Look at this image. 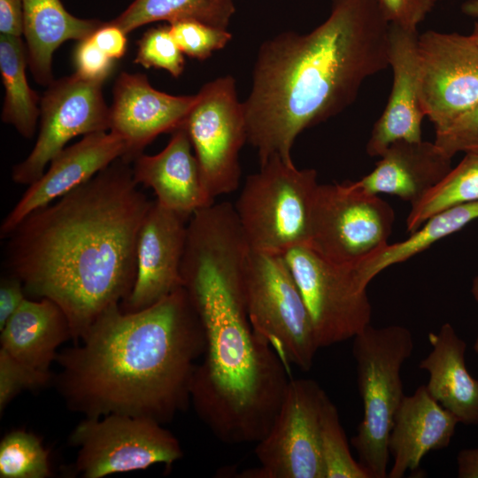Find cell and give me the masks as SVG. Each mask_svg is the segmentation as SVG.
<instances>
[{
  "label": "cell",
  "instance_id": "obj_1",
  "mask_svg": "<svg viewBox=\"0 0 478 478\" xmlns=\"http://www.w3.org/2000/svg\"><path fill=\"white\" fill-rule=\"evenodd\" d=\"M153 201L121 158L28 214L9 235L6 263L27 295L56 303L78 343L108 308L130 295L136 245Z\"/></svg>",
  "mask_w": 478,
  "mask_h": 478
},
{
  "label": "cell",
  "instance_id": "obj_2",
  "mask_svg": "<svg viewBox=\"0 0 478 478\" xmlns=\"http://www.w3.org/2000/svg\"><path fill=\"white\" fill-rule=\"evenodd\" d=\"M249 251L235 235L210 234L187 245L181 267L204 336L191 403L212 435L227 444L256 443L266 435L292 378L249 319Z\"/></svg>",
  "mask_w": 478,
  "mask_h": 478
},
{
  "label": "cell",
  "instance_id": "obj_3",
  "mask_svg": "<svg viewBox=\"0 0 478 478\" xmlns=\"http://www.w3.org/2000/svg\"><path fill=\"white\" fill-rule=\"evenodd\" d=\"M389 27L377 0H332L311 32H283L261 44L243 103L260 165L274 156L293 162L299 134L343 112L366 79L389 67Z\"/></svg>",
  "mask_w": 478,
  "mask_h": 478
},
{
  "label": "cell",
  "instance_id": "obj_4",
  "mask_svg": "<svg viewBox=\"0 0 478 478\" xmlns=\"http://www.w3.org/2000/svg\"><path fill=\"white\" fill-rule=\"evenodd\" d=\"M204 351L201 322L181 287L140 311L105 310L81 340L58 353L55 383L85 418L120 413L164 424L191 402Z\"/></svg>",
  "mask_w": 478,
  "mask_h": 478
},
{
  "label": "cell",
  "instance_id": "obj_5",
  "mask_svg": "<svg viewBox=\"0 0 478 478\" xmlns=\"http://www.w3.org/2000/svg\"><path fill=\"white\" fill-rule=\"evenodd\" d=\"M352 339L363 418L351 443L370 478H385L389 436L405 397L400 373L412 355L413 337L400 325H369Z\"/></svg>",
  "mask_w": 478,
  "mask_h": 478
},
{
  "label": "cell",
  "instance_id": "obj_6",
  "mask_svg": "<svg viewBox=\"0 0 478 478\" xmlns=\"http://www.w3.org/2000/svg\"><path fill=\"white\" fill-rule=\"evenodd\" d=\"M320 183L315 169H298L274 156L247 177L234 205L251 250L283 254L308 246Z\"/></svg>",
  "mask_w": 478,
  "mask_h": 478
},
{
  "label": "cell",
  "instance_id": "obj_7",
  "mask_svg": "<svg viewBox=\"0 0 478 478\" xmlns=\"http://www.w3.org/2000/svg\"><path fill=\"white\" fill-rule=\"evenodd\" d=\"M244 290L256 334L289 369L294 365L309 371L320 347L312 318L283 255L251 249Z\"/></svg>",
  "mask_w": 478,
  "mask_h": 478
},
{
  "label": "cell",
  "instance_id": "obj_8",
  "mask_svg": "<svg viewBox=\"0 0 478 478\" xmlns=\"http://www.w3.org/2000/svg\"><path fill=\"white\" fill-rule=\"evenodd\" d=\"M394 221L391 205L358 181L320 184L308 247L328 260L357 266L389 244Z\"/></svg>",
  "mask_w": 478,
  "mask_h": 478
},
{
  "label": "cell",
  "instance_id": "obj_9",
  "mask_svg": "<svg viewBox=\"0 0 478 478\" xmlns=\"http://www.w3.org/2000/svg\"><path fill=\"white\" fill-rule=\"evenodd\" d=\"M70 442L78 449L76 471L85 478L156 464L170 467L183 455L180 442L162 423L143 416L112 413L85 418L72 432Z\"/></svg>",
  "mask_w": 478,
  "mask_h": 478
},
{
  "label": "cell",
  "instance_id": "obj_10",
  "mask_svg": "<svg viewBox=\"0 0 478 478\" xmlns=\"http://www.w3.org/2000/svg\"><path fill=\"white\" fill-rule=\"evenodd\" d=\"M282 255L312 318L320 349L352 339L370 325L367 287L356 266L328 260L308 246Z\"/></svg>",
  "mask_w": 478,
  "mask_h": 478
},
{
  "label": "cell",
  "instance_id": "obj_11",
  "mask_svg": "<svg viewBox=\"0 0 478 478\" xmlns=\"http://www.w3.org/2000/svg\"><path fill=\"white\" fill-rule=\"evenodd\" d=\"M325 390L312 379L291 378L266 435L255 447L259 466L244 478H326L321 453Z\"/></svg>",
  "mask_w": 478,
  "mask_h": 478
},
{
  "label": "cell",
  "instance_id": "obj_12",
  "mask_svg": "<svg viewBox=\"0 0 478 478\" xmlns=\"http://www.w3.org/2000/svg\"><path fill=\"white\" fill-rule=\"evenodd\" d=\"M189 135L209 197L234 192L240 183L239 154L248 141L243 104L231 75L205 83L182 126Z\"/></svg>",
  "mask_w": 478,
  "mask_h": 478
},
{
  "label": "cell",
  "instance_id": "obj_13",
  "mask_svg": "<svg viewBox=\"0 0 478 478\" xmlns=\"http://www.w3.org/2000/svg\"><path fill=\"white\" fill-rule=\"evenodd\" d=\"M103 84L74 73L47 86L40 101L39 134L28 156L12 168L15 183H34L73 138L110 130V107Z\"/></svg>",
  "mask_w": 478,
  "mask_h": 478
},
{
  "label": "cell",
  "instance_id": "obj_14",
  "mask_svg": "<svg viewBox=\"0 0 478 478\" xmlns=\"http://www.w3.org/2000/svg\"><path fill=\"white\" fill-rule=\"evenodd\" d=\"M418 56L421 105L440 130L478 104V42L428 30L419 35Z\"/></svg>",
  "mask_w": 478,
  "mask_h": 478
},
{
  "label": "cell",
  "instance_id": "obj_15",
  "mask_svg": "<svg viewBox=\"0 0 478 478\" xmlns=\"http://www.w3.org/2000/svg\"><path fill=\"white\" fill-rule=\"evenodd\" d=\"M189 219L156 200L142 223L136 245V276L124 312L147 308L182 287L181 266Z\"/></svg>",
  "mask_w": 478,
  "mask_h": 478
},
{
  "label": "cell",
  "instance_id": "obj_16",
  "mask_svg": "<svg viewBox=\"0 0 478 478\" xmlns=\"http://www.w3.org/2000/svg\"><path fill=\"white\" fill-rule=\"evenodd\" d=\"M197 100L154 89L143 73L122 72L113 87L110 131L121 136L126 151L121 158L131 164L157 136L182 127Z\"/></svg>",
  "mask_w": 478,
  "mask_h": 478
},
{
  "label": "cell",
  "instance_id": "obj_17",
  "mask_svg": "<svg viewBox=\"0 0 478 478\" xmlns=\"http://www.w3.org/2000/svg\"><path fill=\"white\" fill-rule=\"evenodd\" d=\"M126 151L124 140L112 131L86 135L66 147L43 174L30 184L0 226L1 239L8 238L32 212L45 206L87 182Z\"/></svg>",
  "mask_w": 478,
  "mask_h": 478
},
{
  "label": "cell",
  "instance_id": "obj_18",
  "mask_svg": "<svg viewBox=\"0 0 478 478\" xmlns=\"http://www.w3.org/2000/svg\"><path fill=\"white\" fill-rule=\"evenodd\" d=\"M418 39V30L390 24L389 67L393 73L392 87L366 146L371 157H380L397 141L422 140L421 124L426 115L420 100Z\"/></svg>",
  "mask_w": 478,
  "mask_h": 478
},
{
  "label": "cell",
  "instance_id": "obj_19",
  "mask_svg": "<svg viewBox=\"0 0 478 478\" xmlns=\"http://www.w3.org/2000/svg\"><path fill=\"white\" fill-rule=\"evenodd\" d=\"M133 164L135 182L152 189L159 204L189 220L196 211L215 203L205 191L184 127L173 132L169 143L160 152L143 153Z\"/></svg>",
  "mask_w": 478,
  "mask_h": 478
},
{
  "label": "cell",
  "instance_id": "obj_20",
  "mask_svg": "<svg viewBox=\"0 0 478 478\" xmlns=\"http://www.w3.org/2000/svg\"><path fill=\"white\" fill-rule=\"evenodd\" d=\"M458 419L420 386L403 397L394 417L388 448L393 458L389 478H401L419 468L432 451L446 448L455 433Z\"/></svg>",
  "mask_w": 478,
  "mask_h": 478
},
{
  "label": "cell",
  "instance_id": "obj_21",
  "mask_svg": "<svg viewBox=\"0 0 478 478\" xmlns=\"http://www.w3.org/2000/svg\"><path fill=\"white\" fill-rule=\"evenodd\" d=\"M373 171L358 181L374 194H390L418 203L451 170L452 158L435 142L397 141L380 156Z\"/></svg>",
  "mask_w": 478,
  "mask_h": 478
},
{
  "label": "cell",
  "instance_id": "obj_22",
  "mask_svg": "<svg viewBox=\"0 0 478 478\" xmlns=\"http://www.w3.org/2000/svg\"><path fill=\"white\" fill-rule=\"evenodd\" d=\"M432 347L419 367L428 374L430 395L465 425L478 426V380L468 372L466 344L450 323L428 334Z\"/></svg>",
  "mask_w": 478,
  "mask_h": 478
},
{
  "label": "cell",
  "instance_id": "obj_23",
  "mask_svg": "<svg viewBox=\"0 0 478 478\" xmlns=\"http://www.w3.org/2000/svg\"><path fill=\"white\" fill-rule=\"evenodd\" d=\"M0 332V349L42 373H50L58 348L72 338L66 314L49 298L27 297Z\"/></svg>",
  "mask_w": 478,
  "mask_h": 478
},
{
  "label": "cell",
  "instance_id": "obj_24",
  "mask_svg": "<svg viewBox=\"0 0 478 478\" xmlns=\"http://www.w3.org/2000/svg\"><path fill=\"white\" fill-rule=\"evenodd\" d=\"M23 35L28 67L37 83L49 86L55 79L52 60L65 42L90 36L104 21L73 16L61 0H22Z\"/></svg>",
  "mask_w": 478,
  "mask_h": 478
},
{
  "label": "cell",
  "instance_id": "obj_25",
  "mask_svg": "<svg viewBox=\"0 0 478 478\" xmlns=\"http://www.w3.org/2000/svg\"><path fill=\"white\" fill-rule=\"evenodd\" d=\"M477 219L478 201L453 205L438 212L411 233L407 239L387 244L357 265L361 281L368 286L370 281L384 269L406 261Z\"/></svg>",
  "mask_w": 478,
  "mask_h": 478
},
{
  "label": "cell",
  "instance_id": "obj_26",
  "mask_svg": "<svg viewBox=\"0 0 478 478\" xmlns=\"http://www.w3.org/2000/svg\"><path fill=\"white\" fill-rule=\"evenodd\" d=\"M27 66V47L21 37L1 35L0 73L4 88L1 120L24 138L30 139L41 114V97L28 84Z\"/></svg>",
  "mask_w": 478,
  "mask_h": 478
},
{
  "label": "cell",
  "instance_id": "obj_27",
  "mask_svg": "<svg viewBox=\"0 0 478 478\" xmlns=\"http://www.w3.org/2000/svg\"><path fill=\"white\" fill-rule=\"evenodd\" d=\"M235 12L233 0H134L111 22L126 34L143 25L197 19L227 29Z\"/></svg>",
  "mask_w": 478,
  "mask_h": 478
},
{
  "label": "cell",
  "instance_id": "obj_28",
  "mask_svg": "<svg viewBox=\"0 0 478 478\" xmlns=\"http://www.w3.org/2000/svg\"><path fill=\"white\" fill-rule=\"evenodd\" d=\"M474 201H478V153H466L439 184L411 206L406 230L411 234L438 212Z\"/></svg>",
  "mask_w": 478,
  "mask_h": 478
},
{
  "label": "cell",
  "instance_id": "obj_29",
  "mask_svg": "<svg viewBox=\"0 0 478 478\" xmlns=\"http://www.w3.org/2000/svg\"><path fill=\"white\" fill-rule=\"evenodd\" d=\"M50 475L49 452L35 434L17 429L2 438L1 478H47Z\"/></svg>",
  "mask_w": 478,
  "mask_h": 478
},
{
  "label": "cell",
  "instance_id": "obj_30",
  "mask_svg": "<svg viewBox=\"0 0 478 478\" xmlns=\"http://www.w3.org/2000/svg\"><path fill=\"white\" fill-rule=\"evenodd\" d=\"M321 453L326 478H370L352 457L339 412L328 396L321 418Z\"/></svg>",
  "mask_w": 478,
  "mask_h": 478
},
{
  "label": "cell",
  "instance_id": "obj_31",
  "mask_svg": "<svg viewBox=\"0 0 478 478\" xmlns=\"http://www.w3.org/2000/svg\"><path fill=\"white\" fill-rule=\"evenodd\" d=\"M145 68L167 71L178 78L184 71V54L178 46L170 26L149 28L137 42V51L134 59Z\"/></svg>",
  "mask_w": 478,
  "mask_h": 478
},
{
  "label": "cell",
  "instance_id": "obj_32",
  "mask_svg": "<svg viewBox=\"0 0 478 478\" xmlns=\"http://www.w3.org/2000/svg\"><path fill=\"white\" fill-rule=\"evenodd\" d=\"M171 32L184 55L200 61L223 49L232 35L220 27L197 19H180L169 23Z\"/></svg>",
  "mask_w": 478,
  "mask_h": 478
},
{
  "label": "cell",
  "instance_id": "obj_33",
  "mask_svg": "<svg viewBox=\"0 0 478 478\" xmlns=\"http://www.w3.org/2000/svg\"><path fill=\"white\" fill-rule=\"evenodd\" d=\"M53 382L51 373H42L19 362L0 349V412L20 392L37 389Z\"/></svg>",
  "mask_w": 478,
  "mask_h": 478
},
{
  "label": "cell",
  "instance_id": "obj_34",
  "mask_svg": "<svg viewBox=\"0 0 478 478\" xmlns=\"http://www.w3.org/2000/svg\"><path fill=\"white\" fill-rule=\"evenodd\" d=\"M435 143L448 156L478 153V104L446 127L436 130Z\"/></svg>",
  "mask_w": 478,
  "mask_h": 478
},
{
  "label": "cell",
  "instance_id": "obj_35",
  "mask_svg": "<svg viewBox=\"0 0 478 478\" xmlns=\"http://www.w3.org/2000/svg\"><path fill=\"white\" fill-rule=\"evenodd\" d=\"M75 73L81 78L104 83L114 69L115 61L104 54L90 36L79 41L73 51Z\"/></svg>",
  "mask_w": 478,
  "mask_h": 478
},
{
  "label": "cell",
  "instance_id": "obj_36",
  "mask_svg": "<svg viewBox=\"0 0 478 478\" xmlns=\"http://www.w3.org/2000/svg\"><path fill=\"white\" fill-rule=\"evenodd\" d=\"M389 24L418 30L433 11L436 0H377Z\"/></svg>",
  "mask_w": 478,
  "mask_h": 478
},
{
  "label": "cell",
  "instance_id": "obj_37",
  "mask_svg": "<svg viewBox=\"0 0 478 478\" xmlns=\"http://www.w3.org/2000/svg\"><path fill=\"white\" fill-rule=\"evenodd\" d=\"M95 44L109 58L118 60L127 51V34L111 21L104 22L91 35Z\"/></svg>",
  "mask_w": 478,
  "mask_h": 478
},
{
  "label": "cell",
  "instance_id": "obj_38",
  "mask_svg": "<svg viewBox=\"0 0 478 478\" xmlns=\"http://www.w3.org/2000/svg\"><path fill=\"white\" fill-rule=\"evenodd\" d=\"M23 284L12 274L0 282V330L27 298Z\"/></svg>",
  "mask_w": 478,
  "mask_h": 478
},
{
  "label": "cell",
  "instance_id": "obj_39",
  "mask_svg": "<svg viewBox=\"0 0 478 478\" xmlns=\"http://www.w3.org/2000/svg\"><path fill=\"white\" fill-rule=\"evenodd\" d=\"M23 1L0 0V33L20 37L23 35Z\"/></svg>",
  "mask_w": 478,
  "mask_h": 478
},
{
  "label": "cell",
  "instance_id": "obj_40",
  "mask_svg": "<svg viewBox=\"0 0 478 478\" xmlns=\"http://www.w3.org/2000/svg\"><path fill=\"white\" fill-rule=\"evenodd\" d=\"M458 477L478 478V448L461 450L457 456Z\"/></svg>",
  "mask_w": 478,
  "mask_h": 478
},
{
  "label": "cell",
  "instance_id": "obj_41",
  "mask_svg": "<svg viewBox=\"0 0 478 478\" xmlns=\"http://www.w3.org/2000/svg\"><path fill=\"white\" fill-rule=\"evenodd\" d=\"M461 12L469 17L478 19V0H466L461 5Z\"/></svg>",
  "mask_w": 478,
  "mask_h": 478
},
{
  "label": "cell",
  "instance_id": "obj_42",
  "mask_svg": "<svg viewBox=\"0 0 478 478\" xmlns=\"http://www.w3.org/2000/svg\"><path fill=\"white\" fill-rule=\"evenodd\" d=\"M471 292L476 303L478 304V275L474 278L471 287Z\"/></svg>",
  "mask_w": 478,
  "mask_h": 478
},
{
  "label": "cell",
  "instance_id": "obj_43",
  "mask_svg": "<svg viewBox=\"0 0 478 478\" xmlns=\"http://www.w3.org/2000/svg\"><path fill=\"white\" fill-rule=\"evenodd\" d=\"M471 36L478 42V22L474 23Z\"/></svg>",
  "mask_w": 478,
  "mask_h": 478
},
{
  "label": "cell",
  "instance_id": "obj_44",
  "mask_svg": "<svg viewBox=\"0 0 478 478\" xmlns=\"http://www.w3.org/2000/svg\"><path fill=\"white\" fill-rule=\"evenodd\" d=\"M474 351H475V353L478 355V335L474 341Z\"/></svg>",
  "mask_w": 478,
  "mask_h": 478
}]
</instances>
